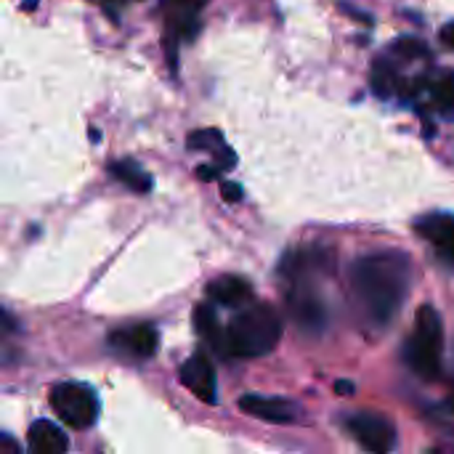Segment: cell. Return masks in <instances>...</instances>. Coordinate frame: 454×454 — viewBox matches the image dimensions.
<instances>
[{
  "label": "cell",
  "instance_id": "obj_22",
  "mask_svg": "<svg viewBox=\"0 0 454 454\" xmlns=\"http://www.w3.org/2000/svg\"><path fill=\"white\" fill-rule=\"evenodd\" d=\"M0 454H21L19 444H16L8 434H3V436H0Z\"/></svg>",
  "mask_w": 454,
  "mask_h": 454
},
{
  "label": "cell",
  "instance_id": "obj_9",
  "mask_svg": "<svg viewBox=\"0 0 454 454\" xmlns=\"http://www.w3.org/2000/svg\"><path fill=\"white\" fill-rule=\"evenodd\" d=\"M67 450H69V439L56 423L37 420L29 426V434H27L29 454H67Z\"/></svg>",
  "mask_w": 454,
  "mask_h": 454
},
{
  "label": "cell",
  "instance_id": "obj_18",
  "mask_svg": "<svg viewBox=\"0 0 454 454\" xmlns=\"http://www.w3.org/2000/svg\"><path fill=\"white\" fill-rule=\"evenodd\" d=\"M396 56H402L404 61H412V59H431V48L418 40V37H399L391 48Z\"/></svg>",
  "mask_w": 454,
  "mask_h": 454
},
{
  "label": "cell",
  "instance_id": "obj_11",
  "mask_svg": "<svg viewBox=\"0 0 454 454\" xmlns=\"http://www.w3.org/2000/svg\"><path fill=\"white\" fill-rule=\"evenodd\" d=\"M253 295L250 290V282L242 279V277H234V274H223V277H215L210 285H207V298L218 306H242L247 303Z\"/></svg>",
  "mask_w": 454,
  "mask_h": 454
},
{
  "label": "cell",
  "instance_id": "obj_19",
  "mask_svg": "<svg viewBox=\"0 0 454 454\" xmlns=\"http://www.w3.org/2000/svg\"><path fill=\"white\" fill-rule=\"evenodd\" d=\"M221 194H223L226 202H239V200H242V186L226 181V184H221Z\"/></svg>",
  "mask_w": 454,
  "mask_h": 454
},
{
  "label": "cell",
  "instance_id": "obj_16",
  "mask_svg": "<svg viewBox=\"0 0 454 454\" xmlns=\"http://www.w3.org/2000/svg\"><path fill=\"white\" fill-rule=\"evenodd\" d=\"M160 343V335L152 325H138L130 333H125V348L136 356H154Z\"/></svg>",
  "mask_w": 454,
  "mask_h": 454
},
{
  "label": "cell",
  "instance_id": "obj_17",
  "mask_svg": "<svg viewBox=\"0 0 454 454\" xmlns=\"http://www.w3.org/2000/svg\"><path fill=\"white\" fill-rule=\"evenodd\" d=\"M189 149H194V152H213V157L226 146V141H223V133L221 130H215V128H202V130H194L192 136H189Z\"/></svg>",
  "mask_w": 454,
  "mask_h": 454
},
{
  "label": "cell",
  "instance_id": "obj_8",
  "mask_svg": "<svg viewBox=\"0 0 454 454\" xmlns=\"http://www.w3.org/2000/svg\"><path fill=\"white\" fill-rule=\"evenodd\" d=\"M418 231L436 247V253L444 261L454 263V215H447V213L426 215L418 221Z\"/></svg>",
  "mask_w": 454,
  "mask_h": 454
},
{
  "label": "cell",
  "instance_id": "obj_4",
  "mask_svg": "<svg viewBox=\"0 0 454 454\" xmlns=\"http://www.w3.org/2000/svg\"><path fill=\"white\" fill-rule=\"evenodd\" d=\"M51 410L56 418L74 431L90 428L98 418V399L82 383H59L51 391Z\"/></svg>",
  "mask_w": 454,
  "mask_h": 454
},
{
  "label": "cell",
  "instance_id": "obj_12",
  "mask_svg": "<svg viewBox=\"0 0 454 454\" xmlns=\"http://www.w3.org/2000/svg\"><path fill=\"white\" fill-rule=\"evenodd\" d=\"M426 77V74H423ZM431 101H434V109L444 117V120H454V72L452 69H442L436 74H428L426 77V88Z\"/></svg>",
  "mask_w": 454,
  "mask_h": 454
},
{
  "label": "cell",
  "instance_id": "obj_6",
  "mask_svg": "<svg viewBox=\"0 0 454 454\" xmlns=\"http://www.w3.org/2000/svg\"><path fill=\"white\" fill-rule=\"evenodd\" d=\"M181 383L205 404H215V370L205 354H194L181 364Z\"/></svg>",
  "mask_w": 454,
  "mask_h": 454
},
{
  "label": "cell",
  "instance_id": "obj_3",
  "mask_svg": "<svg viewBox=\"0 0 454 454\" xmlns=\"http://www.w3.org/2000/svg\"><path fill=\"white\" fill-rule=\"evenodd\" d=\"M442 346H444V327L442 317L434 306H420L415 317V330L407 343V362L415 375L434 380L442 370Z\"/></svg>",
  "mask_w": 454,
  "mask_h": 454
},
{
  "label": "cell",
  "instance_id": "obj_10",
  "mask_svg": "<svg viewBox=\"0 0 454 454\" xmlns=\"http://www.w3.org/2000/svg\"><path fill=\"white\" fill-rule=\"evenodd\" d=\"M293 287H295V290L290 293V311H293V317H295L301 325L319 330V327L325 325V306H322V301H319L303 282H295Z\"/></svg>",
  "mask_w": 454,
  "mask_h": 454
},
{
  "label": "cell",
  "instance_id": "obj_2",
  "mask_svg": "<svg viewBox=\"0 0 454 454\" xmlns=\"http://www.w3.org/2000/svg\"><path fill=\"white\" fill-rule=\"evenodd\" d=\"M279 338H282V319L269 303L245 306L226 327L229 354L239 359L266 356L269 351L277 348Z\"/></svg>",
  "mask_w": 454,
  "mask_h": 454
},
{
  "label": "cell",
  "instance_id": "obj_23",
  "mask_svg": "<svg viewBox=\"0 0 454 454\" xmlns=\"http://www.w3.org/2000/svg\"><path fill=\"white\" fill-rule=\"evenodd\" d=\"M439 37H442V43H444L450 51H454V21L452 24H447V27H442V35H439Z\"/></svg>",
  "mask_w": 454,
  "mask_h": 454
},
{
  "label": "cell",
  "instance_id": "obj_7",
  "mask_svg": "<svg viewBox=\"0 0 454 454\" xmlns=\"http://www.w3.org/2000/svg\"><path fill=\"white\" fill-rule=\"evenodd\" d=\"M239 410L258 418V420H266V423H295L298 415H301V407L287 402V399H271V396H242L239 399Z\"/></svg>",
  "mask_w": 454,
  "mask_h": 454
},
{
  "label": "cell",
  "instance_id": "obj_20",
  "mask_svg": "<svg viewBox=\"0 0 454 454\" xmlns=\"http://www.w3.org/2000/svg\"><path fill=\"white\" fill-rule=\"evenodd\" d=\"M218 176H221V168H218L215 162H213V165H200V168H197V178H200V181H215Z\"/></svg>",
  "mask_w": 454,
  "mask_h": 454
},
{
  "label": "cell",
  "instance_id": "obj_24",
  "mask_svg": "<svg viewBox=\"0 0 454 454\" xmlns=\"http://www.w3.org/2000/svg\"><path fill=\"white\" fill-rule=\"evenodd\" d=\"M426 454H442L439 450H431V452H426Z\"/></svg>",
  "mask_w": 454,
  "mask_h": 454
},
{
  "label": "cell",
  "instance_id": "obj_1",
  "mask_svg": "<svg viewBox=\"0 0 454 454\" xmlns=\"http://www.w3.org/2000/svg\"><path fill=\"white\" fill-rule=\"evenodd\" d=\"M412 266L404 253L386 250L362 255L351 266V287L375 325H388L410 295Z\"/></svg>",
  "mask_w": 454,
  "mask_h": 454
},
{
  "label": "cell",
  "instance_id": "obj_14",
  "mask_svg": "<svg viewBox=\"0 0 454 454\" xmlns=\"http://www.w3.org/2000/svg\"><path fill=\"white\" fill-rule=\"evenodd\" d=\"M370 82H372V93H375L378 98H394L396 93L404 90L402 77H399L396 67H394L388 59H375Z\"/></svg>",
  "mask_w": 454,
  "mask_h": 454
},
{
  "label": "cell",
  "instance_id": "obj_15",
  "mask_svg": "<svg viewBox=\"0 0 454 454\" xmlns=\"http://www.w3.org/2000/svg\"><path fill=\"white\" fill-rule=\"evenodd\" d=\"M109 173H112L120 184H125L128 189H133V192H138V194H144V192L152 189V176H149L146 170H141L138 162H133V160H114V162L109 165Z\"/></svg>",
  "mask_w": 454,
  "mask_h": 454
},
{
  "label": "cell",
  "instance_id": "obj_13",
  "mask_svg": "<svg viewBox=\"0 0 454 454\" xmlns=\"http://www.w3.org/2000/svg\"><path fill=\"white\" fill-rule=\"evenodd\" d=\"M194 325H197V333L202 335V340H207L213 346V351L229 356V343H226V330L221 327L213 306H200L194 311Z\"/></svg>",
  "mask_w": 454,
  "mask_h": 454
},
{
  "label": "cell",
  "instance_id": "obj_21",
  "mask_svg": "<svg viewBox=\"0 0 454 454\" xmlns=\"http://www.w3.org/2000/svg\"><path fill=\"white\" fill-rule=\"evenodd\" d=\"M170 3H173L176 8H181L184 13H194V11H197V8H202L207 0H170Z\"/></svg>",
  "mask_w": 454,
  "mask_h": 454
},
{
  "label": "cell",
  "instance_id": "obj_5",
  "mask_svg": "<svg viewBox=\"0 0 454 454\" xmlns=\"http://www.w3.org/2000/svg\"><path fill=\"white\" fill-rule=\"evenodd\" d=\"M348 431L370 454H391L396 447V431L380 415L359 412L348 420Z\"/></svg>",
  "mask_w": 454,
  "mask_h": 454
}]
</instances>
